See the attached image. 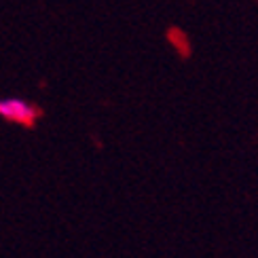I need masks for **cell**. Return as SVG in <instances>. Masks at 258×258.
<instances>
[{
  "mask_svg": "<svg viewBox=\"0 0 258 258\" xmlns=\"http://www.w3.org/2000/svg\"><path fill=\"white\" fill-rule=\"evenodd\" d=\"M0 116H5L11 123H21V125H32L38 116V110L24 100L11 98V100H0Z\"/></svg>",
  "mask_w": 258,
  "mask_h": 258,
  "instance_id": "cell-1",
  "label": "cell"
}]
</instances>
